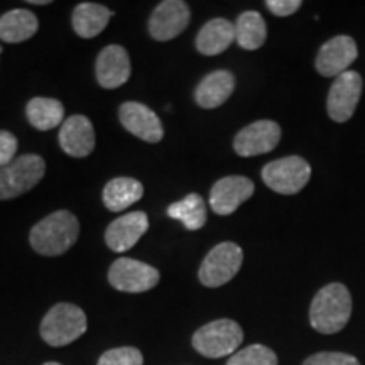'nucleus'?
Listing matches in <instances>:
<instances>
[{
  "mask_svg": "<svg viewBox=\"0 0 365 365\" xmlns=\"http://www.w3.org/2000/svg\"><path fill=\"white\" fill-rule=\"evenodd\" d=\"M80 235L78 218L68 210H56L31 228L29 242L36 254L56 257L70 250Z\"/></svg>",
  "mask_w": 365,
  "mask_h": 365,
  "instance_id": "f257e3e1",
  "label": "nucleus"
},
{
  "mask_svg": "<svg viewBox=\"0 0 365 365\" xmlns=\"http://www.w3.org/2000/svg\"><path fill=\"white\" fill-rule=\"evenodd\" d=\"M352 314V296L341 282H331L314 294L309 307V323L318 333L331 335L344 330Z\"/></svg>",
  "mask_w": 365,
  "mask_h": 365,
  "instance_id": "f03ea898",
  "label": "nucleus"
},
{
  "mask_svg": "<svg viewBox=\"0 0 365 365\" xmlns=\"http://www.w3.org/2000/svg\"><path fill=\"white\" fill-rule=\"evenodd\" d=\"M86 314L71 303H58L46 313L41 322V336L48 345L65 346L78 340L86 331Z\"/></svg>",
  "mask_w": 365,
  "mask_h": 365,
  "instance_id": "7ed1b4c3",
  "label": "nucleus"
},
{
  "mask_svg": "<svg viewBox=\"0 0 365 365\" xmlns=\"http://www.w3.org/2000/svg\"><path fill=\"white\" fill-rule=\"evenodd\" d=\"M242 340H244V331L239 323L234 319L222 318L207 323L200 330H196L193 335V346L203 357L222 359L235 354Z\"/></svg>",
  "mask_w": 365,
  "mask_h": 365,
  "instance_id": "20e7f679",
  "label": "nucleus"
},
{
  "mask_svg": "<svg viewBox=\"0 0 365 365\" xmlns=\"http://www.w3.org/2000/svg\"><path fill=\"white\" fill-rule=\"evenodd\" d=\"M46 163L38 154H24L0 170V200H14L33 190L44 178Z\"/></svg>",
  "mask_w": 365,
  "mask_h": 365,
  "instance_id": "39448f33",
  "label": "nucleus"
},
{
  "mask_svg": "<svg viewBox=\"0 0 365 365\" xmlns=\"http://www.w3.org/2000/svg\"><path fill=\"white\" fill-rule=\"evenodd\" d=\"M244 252L234 242H222L203 259L198 279L207 287H220L230 282L240 271Z\"/></svg>",
  "mask_w": 365,
  "mask_h": 365,
  "instance_id": "423d86ee",
  "label": "nucleus"
},
{
  "mask_svg": "<svg viewBox=\"0 0 365 365\" xmlns=\"http://www.w3.org/2000/svg\"><path fill=\"white\" fill-rule=\"evenodd\" d=\"M312 166L307 159L287 156L267 163L262 168V181L272 191L281 195H296L308 185Z\"/></svg>",
  "mask_w": 365,
  "mask_h": 365,
  "instance_id": "0eeeda50",
  "label": "nucleus"
},
{
  "mask_svg": "<svg viewBox=\"0 0 365 365\" xmlns=\"http://www.w3.org/2000/svg\"><path fill=\"white\" fill-rule=\"evenodd\" d=\"M161 274L149 264L120 257L108 269V282L122 293H145L158 286Z\"/></svg>",
  "mask_w": 365,
  "mask_h": 365,
  "instance_id": "6e6552de",
  "label": "nucleus"
},
{
  "mask_svg": "<svg viewBox=\"0 0 365 365\" xmlns=\"http://www.w3.org/2000/svg\"><path fill=\"white\" fill-rule=\"evenodd\" d=\"M364 81L357 71H345L333 81L327 98V110L331 120L346 122L354 117L362 97Z\"/></svg>",
  "mask_w": 365,
  "mask_h": 365,
  "instance_id": "1a4fd4ad",
  "label": "nucleus"
},
{
  "mask_svg": "<svg viewBox=\"0 0 365 365\" xmlns=\"http://www.w3.org/2000/svg\"><path fill=\"white\" fill-rule=\"evenodd\" d=\"M191 21V12L188 4L182 0H164L158 4L149 17V34L150 38L166 43L180 36Z\"/></svg>",
  "mask_w": 365,
  "mask_h": 365,
  "instance_id": "9d476101",
  "label": "nucleus"
},
{
  "mask_svg": "<svg viewBox=\"0 0 365 365\" xmlns=\"http://www.w3.org/2000/svg\"><path fill=\"white\" fill-rule=\"evenodd\" d=\"M281 127L274 120H257L244 127L234 139V150L242 158L261 156L277 148Z\"/></svg>",
  "mask_w": 365,
  "mask_h": 365,
  "instance_id": "9b49d317",
  "label": "nucleus"
},
{
  "mask_svg": "<svg viewBox=\"0 0 365 365\" xmlns=\"http://www.w3.org/2000/svg\"><path fill=\"white\" fill-rule=\"evenodd\" d=\"M359 56V49L355 41L350 36H335V38L328 39L325 44L319 48L317 61V71L319 75L331 78V76H340Z\"/></svg>",
  "mask_w": 365,
  "mask_h": 365,
  "instance_id": "f8f14e48",
  "label": "nucleus"
},
{
  "mask_svg": "<svg viewBox=\"0 0 365 365\" xmlns=\"http://www.w3.org/2000/svg\"><path fill=\"white\" fill-rule=\"evenodd\" d=\"M118 120L127 132L145 143H161L164 129L158 113L140 102H125L118 108Z\"/></svg>",
  "mask_w": 365,
  "mask_h": 365,
  "instance_id": "ddd939ff",
  "label": "nucleus"
},
{
  "mask_svg": "<svg viewBox=\"0 0 365 365\" xmlns=\"http://www.w3.org/2000/svg\"><path fill=\"white\" fill-rule=\"evenodd\" d=\"M254 182L245 176H225L210 190V207L217 215H232L254 195Z\"/></svg>",
  "mask_w": 365,
  "mask_h": 365,
  "instance_id": "4468645a",
  "label": "nucleus"
},
{
  "mask_svg": "<svg viewBox=\"0 0 365 365\" xmlns=\"http://www.w3.org/2000/svg\"><path fill=\"white\" fill-rule=\"evenodd\" d=\"M130 58L125 48L118 44H110L100 51L95 63V75L100 86L107 90H115L127 83L130 78Z\"/></svg>",
  "mask_w": 365,
  "mask_h": 365,
  "instance_id": "2eb2a0df",
  "label": "nucleus"
},
{
  "mask_svg": "<svg viewBox=\"0 0 365 365\" xmlns=\"http://www.w3.org/2000/svg\"><path fill=\"white\" fill-rule=\"evenodd\" d=\"M149 228V217L144 212H130L113 220L105 230V244L113 252L130 250Z\"/></svg>",
  "mask_w": 365,
  "mask_h": 365,
  "instance_id": "dca6fc26",
  "label": "nucleus"
},
{
  "mask_svg": "<svg viewBox=\"0 0 365 365\" xmlns=\"http://www.w3.org/2000/svg\"><path fill=\"white\" fill-rule=\"evenodd\" d=\"M59 148L71 158H86L95 149V129L88 117H68L59 129Z\"/></svg>",
  "mask_w": 365,
  "mask_h": 365,
  "instance_id": "f3484780",
  "label": "nucleus"
},
{
  "mask_svg": "<svg viewBox=\"0 0 365 365\" xmlns=\"http://www.w3.org/2000/svg\"><path fill=\"white\" fill-rule=\"evenodd\" d=\"M235 88V76L227 70H218L210 73L200 81L198 86L195 88V102L198 107L212 108L220 107L230 98Z\"/></svg>",
  "mask_w": 365,
  "mask_h": 365,
  "instance_id": "a211bd4d",
  "label": "nucleus"
},
{
  "mask_svg": "<svg viewBox=\"0 0 365 365\" xmlns=\"http://www.w3.org/2000/svg\"><path fill=\"white\" fill-rule=\"evenodd\" d=\"M235 41L234 22L222 19H212L200 29L196 36V49L205 56H217L230 48Z\"/></svg>",
  "mask_w": 365,
  "mask_h": 365,
  "instance_id": "6ab92c4d",
  "label": "nucleus"
},
{
  "mask_svg": "<svg viewBox=\"0 0 365 365\" xmlns=\"http://www.w3.org/2000/svg\"><path fill=\"white\" fill-rule=\"evenodd\" d=\"M112 17L113 12L105 6L95 2H81L73 11L71 24L80 38L91 39L103 33Z\"/></svg>",
  "mask_w": 365,
  "mask_h": 365,
  "instance_id": "aec40b11",
  "label": "nucleus"
},
{
  "mask_svg": "<svg viewBox=\"0 0 365 365\" xmlns=\"http://www.w3.org/2000/svg\"><path fill=\"white\" fill-rule=\"evenodd\" d=\"M39 21L29 9H14L0 17V39L4 43H24L38 33Z\"/></svg>",
  "mask_w": 365,
  "mask_h": 365,
  "instance_id": "412c9836",
  "label": "nucleus"
},
{
  "mask_svg": "<svg viewBox=\"0 0 365 365\" xmlns=\"http://www.w3.org/2000/svg\"><path fill=\"white\" fill-rule=\"evenodd\" d=\"M144 196L143 182L134 178H113L103 188V205L110 212H122Z\"/></svg>",
  "mask_w": 365,
  "mask_h": 365,
  "instance_id": "4be33fe9",
  "label": "nucleus"
},
{
  "mask_svg": "<svg viewBox=\"0 0 365 365\" xmlns=\"http://www.w3.org/2000/svg\"><path fill=\"white\" fill-rule=\"evenodd\" d=\"M26 117L29 124L38 130H51L63 125L65 107L56 98L36 97L31 98L26 105Z\"/></svg>",
  "mask_w": 365,
  "mask_h": 365,
  "instance_id": "5701e85b",
  "label": "nucleus"
},
{
  "mask_svg": "<svg viewBox=\"0 0 365 365\" xmlns=\"http://www.w3.org/2000/svg\"><path fill=\"white\" fill-rule=\"evenodd\" d=\"M235 41L242 49L255 51L267 39V26L264 17L255 11L242 12L235 21Z\"/></svg>",
  "mask_w": 365,
  "mask_h": 365,
  "instance_id": "b1692460",
  "label": "nucleus"
},
{
  "mask_svg": "<svg viewBox=\"0 0 365 365\" xmlns=\"http://www.w3.org/2000/svg\"><path fill=\"white\" fill-rule=\"evenodd\" d=\"M168 215L181 222L188 230H200L207 223V205L198 193H191L168 207Z\"/></svg>",
  "mask_w": 365,
  "mask_h": 365,
  "instance_id": "393cba45",
  "label": "nucleus"
},
{
  "mask_svg": "<svg viewBox=\"0 0 365 365\" xmlns=\"http://www.w3.org/2000/svg\"><path fill=\"white\" fill-rule=\"evenodd\" d=\"M227 365H277V355L269 346L255 344L235 352Z\"/></svg>",
  "mask_w": 365,
  "mask_h": 365,
  "instance_id": "a878e982",
  "label": "nucleus"
},
{
  "mask_svg": "<svg viewBox=\"0 0 365 365\" xmlns=\"http://www.w3.org/2000/svg\"><path fill=\"white\" fill-rule=\"evenodd\" d=\"M144 357L139 349L134 346H118L107 350L98 359V365H143Z\"/></svg>",
  "mask_w": 365,
  "mask_h": 365,
  "instance_id": "bb28decb",
  "label": "nucleus"
},
{
  "mask_svg": "<svg viewBox=\"0 0 365 365\" xmlns=\"http://www.w3.org/2000/svg\"><path fill=\"white\" fill-rule=\"evenodd\" d=\"M303 365H360L354 355L341 352H319L304 360Z\"/></svg>",
  "mask_w": 365,
  "mask_h": 365,
  "instance_id": "cd10ccee",
  "label": "nucleus"
},
{
  "mask_svg": "<svg viewBox=\"0 0 365 365\" xmlns=\"http://www.w3.org/2000/svg\"><path fill=\"white\" fill-rule=\"evenodd\" d=\"M17 137L9 130H0V170L11 164L17 153Z\"/></svg>",
  "mask_w": 365,
  "mask_h": 365,
  "instance_id": "c85d7f7f",
  "label": "nucleus"
},
{
  "mask_svg": "<svg viewBox=\"0 0 365 365\" xmlns=\"http://www.w3.org/2000/svg\"><path fill=\"white\" fill-rule=\"evenodd\" d=\"M301 6H303L301 0H267L266 2V7L277 17L293 16L299 11Z\"/></svg>",
  "mask_w": 365,
  "mask_h": 365,
  "instance_id": "c756f323",
  "label": "nucleus"
},
{
  "mask_svg": "<svg viewBox=\"0 0 365 365\" xmlns=\"http://www.w3.org/2000/svg\"><path fill=\"white\" fill-rule=\"evenodd\" d=\"M27 4H31V6H48V0H29Z\"/></svg>",
  "mask_w": 365,
  "mask_h": 365,
  "instance_id": "7c9ffc66",
  "label": "nucleus"
},
{
  "mask_svg": "<svg viewBox=\"0 0 365 365\" xmlns=\"http://www.w3.org/2000/svg\"><path fill=\"white\" fill-rule=\"evenodd\" d=\"M44 365H61V364H58V362H46Z\"/></svg>",
  "mask_w": 365,
  "mask_h": 365,
  "instance_id": "2f4dec72",
  "label": "nucleus"
},
{
  "mask_svg": "<svg viewBox=\"0 0 365 365\" xmlns=\"http://www.w3.org/2000/svg\"><path fill=\"white\" fill-rule=\"evenodd\" d=\"M0 53H2V48H0Z\"/></svg>",
  "mask_w": 365,
  "mask_h": 365,
  "instance_id": "473e14b6",
  "label": "nucleus"
}]
</instances>
